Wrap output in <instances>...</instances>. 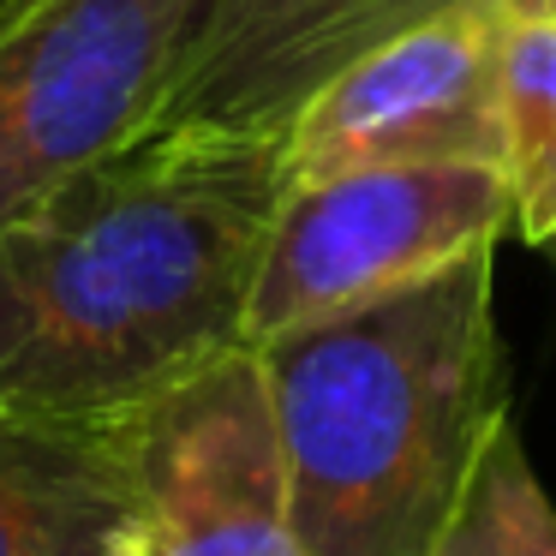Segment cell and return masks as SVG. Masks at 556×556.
Returning a JSON list of instances; mask_svg holds the SVG:
<instances>
[{
	"label": "cell",
	"mask_w": 556,
	"mask_h": 556,
	"mask_svg": "<svg viewBox=\"0 0 556 556\" xmlns=\"http://www.w3.org/2000/svg\"><path fill=\"white\" fill-rule=\"evenodd\" d=\"M281 138L144 132L0 228V419H121L245 348Z\"/></svg>",
	"instance_id": "6da1fadb"
},
{
	"label": "cell",
	"mask_w": 556,
	"mask_h": 556,
	"mask_svg": "<svg viewBox=\"0 0 556 556\" xmlns=\"http://www.w3.org/2000/svg\"><path fill=\"white\" fill-rule=\"evenodd\" d=\"M496 245L431 281L264 341L269 407L312 556H425L508 413Z\"/></svg>",
	"instance_id": "7a4b0ae2"
},
{
	"label": "cell",
	"mask_w": 556,
	"mask_h": 556,
	"mask_svg": "<svg viewBox=\"0 0 556 556\" xmlns=\"http://www.w3.org/2000/svg\"><path fill=\"white\" fill-rule=\"evenodd\" d=\"M515 228L496 162H389L288 186L257 257L245 348L431 281Z\"/></svg>",
	"instance_id": "3957f363"
},
{
	"label": "cell",
	"mask_w": 556,
	"mask_h": 556,
	"mask_svg": "<svg viewBox=\"0 0 556 556\" xmlns=\"http://www.w3.org/2000/svg\"><path fill=\"white\" fill-rule=\"evenodd\" d=\"M210 0H25L0 25V228L150 132Z\"/></svg>",
	"instance_id": "277c9868"
},
{
	"label": "cell",
	"mask_w": 556,
	"mask_h": 556,
	"mask_svg": "<svg viewBox=\"0 0 556 556\" xmlns=\"http://www.w3.org/2000/svg\"><path fill=\"white\" fill-rule=\"evenodd\" d=\"M138 556H312L269 377L257 348H228L126 413Z\"/></svg>",
	"instance_id": "5b68a950"
},
{
	"label": "cell",
	"mask_w": 556,
	"mask_h": 556,
	"mask_svg": "<svg viewBox=\"0 0 556 556\" xmlns=\"http://www.w3.org/2000/svg\"><path fill=\"white\" fill-rule=\"evenodd\" d=\"M503 18L508 0H455L329 78L281 132V192L389 162L503 168Z\"/></svg>",
	"instance_id": "8992f818"
},
{
	"label": "cell",
	"mask_w": 556,
	"mask_h": 556,
	"mask_svg": "<svg viewBox=\"0 0 556 556\" xmlns=\"http://www.w3.org/2000/svg\"><path fill=\"white\" fill-rule=\"evenodd\" d=\"M455 0H210L150 132L281 138L348 66Z\"/></svg>",
	"instance_id": "52a82bcc"
},
{
	"label": "cell",
	"mask_w": 556,
	"mask_h": 556,
	"mask_svg": "<svg viewBox=\"0 0 556 556\" xmlns=\"http://www.w3.org/2000/svg\"><path fill=\"white\" fill-rule=\"evenodd\" d=\"M0 556H138L121 419H0Z\"/></svg>",
	"instance_id": "ba28073f"
},
{
	"label": "cell",
	"mask_w": 556,
	"mask_h": 556,
	"mask_svg": "<svg viewBox=\"0 0 556 556\" xmlns=\"http://www.w3.org/2000/svg\"><path fill=\"white\" fill-rule=\"evenodd\" d=\"M503 174L527 245L556 240V18L544 0H508L503 18Z\"/></svg>",
	"instance_id": "9c48e42d"
},
{
	"label": "cell",
	"mask_w": 556,
	"mask_h": 556,
	"mask_svg": "<svg viewBox=\"0 0 556 556\" xmlns=\"http://www.w3.org/2000/svg\"><path fill=\"white\" fill-rule=\"evenodd\" d=\"M425 556H556V503L539 484L515 413L496 419Z\"/></svg>",
	"instance_id": "30bf717a"
},
{
	"label": "cell",
	"mask_w": 556,
	"mask_h": 556,
	"mask_svg": "<svg viewBox=\"0 0 556 556\" xmlns=\"http://www.w3.org/2000/svg\"><path fill=\"white\" fill-rule=\"evenodd\" d=\"M18 7H25V0H0V25H7V18L18 13Z\"/></svg>",
	"instance_id": "8fae6325"
},
{
	"label": "cell",
	"mask_w": 556,
	"mask_h": 556,
	"mask_svg": "<svg viewBox=\"0 0 556 556\" xmlns=\"http://www.w3.org/2000/svg\"><path fill=\"white\" fill-rule=\"evenodd\" d=\"M544 7H551V18H556V0H544Z\"/></svg>",
	"instance_id": "7c38bea8"
}]
</instances>
